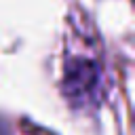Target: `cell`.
Masks as SVG:
<instances>
[{"mask_svg": "<svg viewBox=\"0 0 135 135\" xmlns=\"http://www.w3.org/2000/svg\"><path fill=\"white\" fill-rule=\"evenodd\" d=\"M63 95L74 108H86L99 101L101 70L86 57H74L65 61L63 72Z\"/></svg>", "mask_w": 135, "mask_h": 135, "instance_id": "6da1fadb", "label": "cell"}]
</instances>
